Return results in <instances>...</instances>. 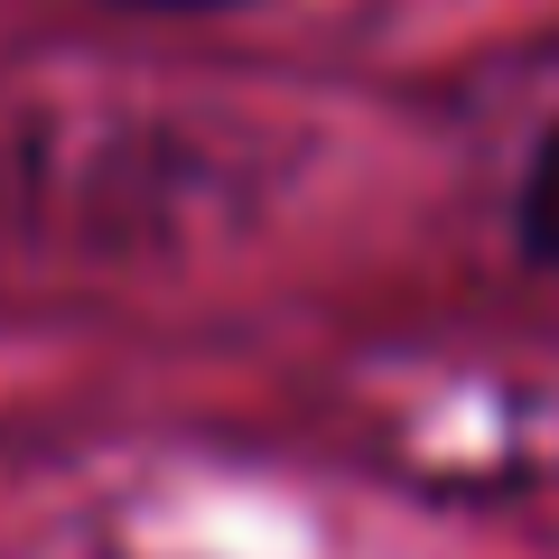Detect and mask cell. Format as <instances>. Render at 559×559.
I'll return each mask as SVG.
<instances>
[{
  "label": "cell",
  "instance_id": "cell-1",
  "mask_svg": "<svg viewBox=\"0 0 559 559\" xmlns=\"http://www.w3.org/2000/svg\"><path fill=\"white\" fill-rule=\"evenodd\" d=\"M522 252L540 261V271H559V131L532 150V168H522Z\"/></svg>",
  "mask_w": 559,
  "mask_h": 559
},
{
  "label": "cell",
  "instance_id": "cell-2",
  "mask_svg": "<svg viewBox=\"0 0 559 559\" xmlns=\"http://www.w3.org/2000/svg\"><path fill=\"white\" fill-rule=\"evenodd\" d=\"M121 10H205V0H121Z\"/></svg>",
  "mask_w": 559,
  "mask_h": 559
}]
</instances>
